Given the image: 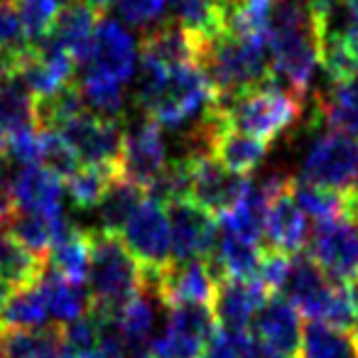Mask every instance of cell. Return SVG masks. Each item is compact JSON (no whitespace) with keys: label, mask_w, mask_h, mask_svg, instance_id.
<instances>
[{"label":"cell","mask_w":358,"mask_h":358,"mask_svg":"<svg viewBox=\"0 0 358 358\" xmlns=\"http://www.w3.org/2000/svg\"><path fill=\"white\" fill-rule=\"evenodd\" d=\"M169 71L164 69L162 64H157L150 57H143L140 62V71H138V86H135V101L143 108L145 115L152 113L155 103L159 101L164 91V84H167Z\"/></svg>","instance_id":"8d00e7d4"},{"label":"cell","mask_w":358,"mask_h":358,"mask_svg":"<svg viewBox=\"0 0 358 358\" xmlns=\"http://www.w3.org/2000/svg\"><path fill=\"white\" fill-rule=\"evenodd\" d=\"M47 319V302L40 282L15 287L0 307V329H42Z\"/></svg>","instance_id":"f546056e"},{"label":"cell","mask_w":358,"mask_h":358,"mask_svg":"<svg viewBox=\"0 0 358 358\" xmlns=\"http://www.w3.org/2000/svg\"><path fill=\"white\" fill-rule=\"evenodd\" d=\"M40 287L45 294L47 312L55 314L62 324H71L91 312V297L84 289V285L69 282L59 273H55L50 265L40 278Z\"/></svg>","instance_id":"cb8c5ba5"},{"label":"cell","mask_w":358,"mask_h":358,"mask_svg":"<svg viewBox=\"0 0 358 358\" xmlns=\"http://www.w3.org/2000/svg\"><path fill=\"white\" fill-rule=\"evenodd\" d=\"M89 263H91V238L89 231L71 229L62 241L52 245L47 255V265L64 280L76 285H84L89 280Z\"/></svg>","instance_id":"83f0119b"},{"label":"cell","mask_w":358,"mask_h":358,"mask_svg":"<svg viewBox=\"0 0 358 358\" xmlns=\"http://www.w3.org/2000/svg\"><path fill=\"white\" fill-rule=\"evenodd\" d=\"M219 108L229 128L270 145L299 125L304 115V99L270 81Z\"/></svg>","instance_id":"3957f363"},{"label":"cell","mask_w":358,"mask_h":358,"mask_svg":"<svg viewBox=\"0 0 358 358\" xmlns=\"http://www.w3.org/2000/svg\"><path fill=\"white\" fill-rule=\"evenodd\" d=\"M292 189V187H289ZM268 243L263 248L280 250L285 255H297L309 243V226L299 206L294 204L292 192L275 196L270 201L268 219H265V236Z\"/></svg>","instance_id":"d6986e66"},{"label":"cell","mask_w":358,"mask_h":358,"mask_svg":"<svg viewBox=\"0 0 358 358\" xmlns=\"http://www.w3.org/2000/svg\"><path fill=\"white\" fill-rule=\"evenodd\" d=\"M17 8H20V17L30 45L40 47L42 42H47L57 10H59L55 0H17Z\"/></svg>","instance_id":"e575fe53"},{"label":"cell","mask_w":358,"mask_h":358,"mask_svg":"<svg viewBox=\"0 0 358 358\" xmlns=\"http://www.w3.org/2000/svg\"><path fill=\"white\" fill-rule=\"evenodd\" d=\"M76 86H79L84 103L103 113L106 118H113L123 110V84H118V81L94 74V71H84Z\"/></svg>","instance_id":"836d02e7"},{"label":"cell","mask_w":358,"mask_h":358,"mask_svg":"<svg viewBox=\"0 0 358 358\" xmlns=\"http://www.w3.org/2000/svg\"><path fill=\"white\" fill-rule=\"evenodd\" d=\"M64 182L42 164L22 167L15 177V199L25 214H62Z\"/></svg>","instance_id":"ffe728a7"},{"label":"cell","mask_w":358,"mask_h":358,"mask_svg":"<svg viewBox=\"0 0 358 358\" xmlns=\"http://www.w3.org/2000/svg\"><path fill=\"white\" fill-rule=\"evenodd\" d=\"M57 133L71 145L81 162L113 169L120 174V152H123L125 133L115 118L84 110L81 115L62 125Z\"/></svg>","instance_id":"ba28073f"},{"label":"cell","mask_w":358,"mask_h":358,"mask_svg":"<svg viewBox=\"0 0 358 358\" xmlns=\"http://www.w3.org/2000/svg\"><path fill=\"white\" fill-rule=\"evenodd\" d=\"M118 177V172L106 167H96V164H86V167H79L69 179L64 182V192L69 194L71 204L76 209H99L101 199L108 192L110 182Z\"/></svg>","instance_id":"1f68e13d"},{"label":"cell","mask_w":358,"mask_h":358,"mask_svg":"<svg viewBox=\"0 0 358 358\" xmlns=\"http://www.w3.org/2000/svg\"><path fill=\"white\" fill-rule=\"evenodd\" d=\"M135 42L115 20H99V27L91 40L89 62L84 69L94 74L108 76V79L125 84L135 71Z\"/></svg>","instance_id":"5bb4252c"},{"label":"cell","mask_w":358,"mask_h":358,"mask_svg":"<svg viewBox=\"0 0 358 358\" xmlns=\"http://www.w3.org/2000/svg\"><path fill=\"white\" fill-rule=\"evenodd\" d=\"M243 334L245 331L234 334L216 327L214 334L206 338L201 358H243V353H241V338H243Z\"/></svg>","instance_id":"b9f144b4"},{"label":"cell","mask_w":358,"mask_h":358,"mask_svg":"<svg viewBox=\"0 0 358 358\" xmlns=\"http://www.w3.org/2000/svg\"><path fill=\"white\" fill-rule=\"evenodd\" d=\"M299 358H358V338L353 331L307 322L302 329Z\"/></svg>","instance_id":"4316f807"},{"label":"cell","mask_w":358,"mask_h":358,"mask_svg":"<svg viewBox=\"0 0 358 358\" xmlns=\"http://www.w3.org/2000/svg\"><path fill=\"white\" fill-rule=\"evenodd\" d=\"M55 3H59V0H55Z\"/></svg>","instance_id":"681fc988"},{"label":"cell","mask_w":358,"mask_h":358,"mask_svg":"<svg viewBox=\"0 0 358 358\" xmlns=\"http://www.w3.org/2000/svg\"><path fill=\"white\" fill-rule=\"evenodd\" d=\"M268 148L270 145L263 143V140H255L250 135H243L226 125L211 143V157L219 164H224L229 172L248 177L263 162V157L268 155Z\"/></svg>","instance_id":"603a6c76"},{"label":"cell","mask_w":358,"mask_h":358,"mask_svg":"<svg viewBox=\"0 0 358 358\" xmlns=\"http://www.w3.org/2000/svg\"><path fill=\"white\" fill-rule=\"evenodd\" d=\"M27 128H37L35 101L30 91L15 76L0 74V140Z\"/></svg>","instance_id":"d4e9b609"},{"label":"cell","mask_w":358,"mask_h":358,"mask_svg":"<svg viewBox=\"0 0 358 358\" xmlns=\"http://www.w3.org/2000/svg\"><path fill=\"white\" fill-rule=\"evenodd\" d=\"M348 192H351V194H356V196H358V177H356V182H353V185H351V189H348Z\"/></svg>","instance_id":"f6af8a7d"},{"label":"cell","mask_w":358,"mask_h":358,"mask_svg":"<svg viewBox=\"0 0 358 358\" xmlns=\"http://www.w3.org/2000/svg\"><path fill=\"white\" fill-rule=\"evenodd\" d=\"M314 3H327V0H314Z\"/></svg>","instance_id":"c3c4849f"},{"label":"cell","mask_w":358,"mask_h":358,"mask_svg":"<svg viewBox=\"0 0 358 358\" xmlns=\"http://www.w3.org/2000/svg\"><path fill=\"white\" fill-rule=\"evenodd\" d=\"M79 162L81 159L76 157L71 145L57 130H42V167H47L62 182H66L79 169Z\"/></svg>","instance_id":"d590c367"},{"label":"cell","mask_w":358,"mask_h":358,"mask_svg":"<svg viewBox=\"0 0 358 358\" xmlns=\"http://www.w3.org/2000/svg\"><path fill=\"white\" fill-rule=\"evenodd\" d=\"M89 3L96 8V10H101V13H103V10H106V6H108L110 0H89Z\"/></svg>","instance_id":"ee69618b"},{"label":"cell","mask_w":358,"mask_h":358,"mask_svg":"<svg viewBox=\"0 0 358 358\" xmlns=\"http://www.w3.org/2000/svg\"><path fill=\"white\" fill-rule=\"evenodd\" d=\"M199 69L214 86L216 103H231L273 81L268 35H238L229 30L209 40L201 37Z\"/></svg>","instance_id":"6da1fadb"},{"label":"cell","mask_w":358,"mask_h":358,"mask_svg":"<svg viewBox=\"0 0 358 358\" xmlns=\"http://www.w3.org/2000/svg\"><path fill=\"white\" fill-rule=\"evenodd\" d=\"M164 167H167V145H164L162 125L145 118L123 138L120 177L130 179L145 192H150L159 174L164 172Z\"/></svg>","instance_id":"7c38bea8"},{"label":"cell","mask_w":358,"mask_h":358,"mask_svg":"<svg viewBox=\"0 0 358 358\" xmlns=\"http://www.w3.org/2000/svg\"><path fill=\"white\" fill-rule=\"evenodd\" d=\"M307 255L336 282L358 285V224L348 216L314 224Z\"/></svg>","instance_id":"8992f818"},{"label":"cell","mask_w":358,"mask_h":358,"mask_svg":"<svg viewBox=\"0 0 358 358\" xmlns=\"http://www.w3.org/2000/svg\"><path fill=\"white\" fill-rule=\"evenodd\" d=\"M0 155L8 162H17L22 167L42 164V130L27 128L20 133H13L10 138L0 140Z\"/></svg>","instance_id":"74e56055"},{"label":"cell","mask_w":358,"mask_h":358,"mask_svg":"<svg viewBox=\"0 0 358 358\" xmlns=\"http://www.w3.org/2000/svg\"><path fill=\"white\" fill-rule=\"evenodd\" d=\"M302 319L299 312L287 297L273 294L263 304L253 322V334L263 338L275 351L285 353L289 358H299V346H302Z\"/></svg>","instance_id":"2e32d148"},{"label":"cell","mask_w":358,"mask_h":358,"mask_svg":"<svg viewBox=\"0 0 358 358\" xmlns=\"http://www.w3.org/2000/svg\"><path fill=\"white\" fill-rule=\"evenodd\" d=\"M91 263H89V297L91 309L115 314L135 294L145 292L143 268L125 248L118 234L91 229Z\"/></svg>","instance_id":"7a4b0ae2"},{"label":"cell","mask_w":358,"mask_h":358,"mask_svg":"<svg viewBox=\"0 0 358 358\" xmlns=\"http://www.w3.org/2000/svg\"><path fill=\"white\" fill-rule=\"evenodd\" d=\"M74 226L66 224V219L62 214H22L15 219V224L10 226V234L25 245L27 250H32L35 255L47 258L52 250V245L57 241L64 238Z\"/></svg>","instance_id":"484cf974"},{"label":"cell","mask_w":358,"mask_h":358,"mask_svg":"<svg viewBox=\"0 0 358 358\" xmlns=\"http://www.w3.org/2000/svg\"><path fill=\"white\" fill-rule=\"evenodd\" d=\"M241 353H243V358H289V356H285V353L275 351L270 343L258 338L253 331L243 334V338H241Z\"/></svg>","instance_id":"7bdbcfd3"},{"label":"cell","mask_w":358,"mask_h":358,"mask_svg":"<svg viewBox=\"0 0 358 358\" xmlns=\"http://www.w3.org/2000/svg\"><path fill=\"white\" fill-rule=\"evenodd\" d=\"M115 10L128 25L145 27L162 17L164 0H113Z\"/></svg>","instance_id":"ab89813d"},{"label":"cell","mask_w":358,"mask_h":358,"mask_svg":"<svg viewBox=\"0 0 358 358\" xmlns=\"http://www.w3.org/2000/svg\"><path fill=\"white\" fill-rule=\"evenodd\" d=\"M216 101V91L199 66H182L169 71L164 91L148 115L162 128H179L196 113H204Z\"/></svg>","instance_id":"52a82bcc"},{"label":"cell","mask_w":358,"mask_h":358,"mask_svg":"<svg viewBox=\"0 0 358 358\" xmlns=\"http://www.w3.org/2000/svg\"><path fill=\"white\" fill-rule=\"evenodd\" d=\"M172 236V260L189 263V260H209L216 248L219 221L206 209L192 199H179L164 204Z\"/></svg>","instance_id":"9c48e42d"},{"label":"cell","mask_w":358,"mask_h":358,"mask_svg":"<svg viewBox=\"0 0 358 358\" xmlns=\"http://www.w3.org/2000/svg\"><path fill=\"white\" fill-rule=\"evenodd\" d=\"M334 280L324 275V270L307 253L292 255V273L287 280V299L297 307L309 322H322L324 307L331 294Z\"/></svg>","instance_id":"ac0fdd59"},{"label":"cell","mask_w":358,"mask_h":358,"mask_svg":"<svg viewBox=\"0 0 358 358\" xmlns=\"http://www.w3.org/2000/svg\"><path fill=\"white\" fill-rule=\"evenodd\" d=\"M145 196H148V192L143 187H138L135 182H130V179L118 174L110 182L108 192H106V196L99 204V221H101L99 229L108 231V234H120L125 221L135 214V209L143 204Z\"/></svg>","instance_id":"f1b7e54d"},{"label":"cell","mask_w":358,"mask_h":358,"mask_svg":"<svg viewBox=\"0 0 358 358\" xmlns=\"http://www.w3.org/2000/svg\"><path fill=\"white\" fill-rule=\"evenodd\" d=\"M118 236L143 268V282L145 278L159 273L172 263V236H169L167 209L155 196H145V201L125 221Z\"/></svg>","instance_id":"277c9868"},{"label":"cell","mask_w":358,"mask_h":358,"mask_svg":"<svg viewBox=\"0 0 358 358\" xmlns=\"http://www.w3.org/2000/svg\"><path fill=\"white\" fill-rule=\"evenodd\" d=\"M292 199L299 206L304 216L314 221V224H322V221H334L338 216H343L346 209V194L336 189H324V187L309 185L302 179L292 177Z\"/></svg>","instance_id":"4dcf8cb0"},{"label":"cell","mask_w":358,"mask_h":358,"mask_svg":"<svg viewBox=\"0 0 358 358\" xmlns=\"http://www.w3.org/2000/svg\"><path fill=\"white\" fill-rule=\"evenodd\" d=\"M135 358H155V356H152V353H150V351H143V353H138V356H135Z\"/></svg>","instance_id":"bcb514c9"},{"label":"cell","mask_w":358,"mask_h":358,"mask_svg":"<svg viewBox=\"0 0 358 358\" xmlns=\"http://www.w3.org/2000/svg\"><path fill=\"white\" fill-rule=\"evenodd\" d=\"M201 37L187 32L179 22H164L155 30L145 32L140 42V55L150 57L167 71L182 66H199Z\"/></svg>","instance_id":"e0dca14e"},{"label":"cell","mask_w":358,"mask_h":358,"mask_svg":"<svg viewBox=\"0 0 358 358\" xmlns=\"http://www.w3.org/2000/svg\"><path fill=\"white\" fill-rule=\"evenodd\" d=\"M17 216H20V206L15 199V182L10 177L8 159L0 155V229H10Z\"/></svg>","instance_id":"60d3db41"},{"label":"cell","mask_w":358,"mask_h":358,"mask_svg":"<svg viewBox=\"0 0 358 358\" xmlns=\"http://www.w3.org/2000/svg\"><path fill=\"white\" fill-rule=\"evenodd\" d=\"M314 118L329 130L358 138V76L336 81L314 99Z\"/></svg>","instance_id":"44dd1931"},{"label":"cell","mask_w":358,"mask_h":358,"mask_svg":"<svg viewBox=\"0 0 358 358\" xmlns=\"http://www.w3.org/2000/svg\"><path fill=\"white\" fill-rule=\"evenodd\" d=\"M145 289H152L155 297L167 309L182 304H214L216 278L211 275L206 260L189 263H169L159 273L145 278Z\"/></svg>","instance_id":"8fae6325"},{"label":"cell","mask_w":358,"mask_h":358,"mask_svg":"<svg viewBox=\"0 0 358 358\" xmlns=\"http://www.w3.org/2000/svg\"><path fill=\"white\" fill-rule=\"evenodd\" d=\"M353 334H356V338H358V317H356V327H353Z\"/></svg>","instance_id":"7dc6e473"},{"label":"cell","mask_w":358,"mask_h":358,"mask_svg":"<svg viewBox=\"0 0 358 358\" xmlns=\"http://www.w3.org/2000/svg\"><path fill=\"white\" fill-rule=\"evenodd\" d=\"M358 177V140L329 130L309 148L297 179L324 189L348 192Z\"/></svg>","instance_id":"5b68a950"},{"label":"cell","mask_w":358,"mask_h":358,"mask_svg":"<svg viewBox=\"0 0 358 358\" xmlns=\"http://www.w3.org/2000/svg\"><path fill=\"white\" fill-rule=\"evenodd\" d=\"M115 322L118 329L123 334V341L128 346V351L133 353H143L150 348V334H152V324H155V314L150 302L145 299V292L135 294L128 304L115 312Z\"/></svg>","instance_id":"d6a6232c"},{"label":"cell","mask_w":358,"mask_h":358,"mask_svg":"<svg viewBox=\"0 0 358 358\" xmlns=\"http://www.w3.org/2000/svg\"><path fill=\"white\" fill-rule=\"evenodd\" d=\"M270 299L268 289L258 280H216L214 294V317L216 324L226 331H250V324L255 322V314L263 309Z\"/></svg>","instance_id":"4fadbf2b"},{"label":"cell","mask_w":358,"mask_h":358,"mask_svg":"<svg viewBox=\"0 0 358 358\" xmlns=\"http://www.w3.org/2000/svg\"><path fill=\"white\" fill-rule=\"evenodd\" d=\"M189 159V199L211 216H224L238 204L250 179L229 172L211 155H187Z\"/></svg>","instance_id":"30bf717a"},{"label":"cell","mask_w":358,"mask_h":358,"mask_svg":"<svg viewBox=\"0 0 358 358\" xmlns=\"http://www.w3.org/2000/svg\"><path fill=\"white\" fill-rule=\"evenodd\" d=\"M289 273H292V255H285L280 250H270L263 248V258H260L258 273L255 280L268 289V294H280L287 287Z\"/></svg>","instance_id":"f35d334b"},{"label":"cell","mask_w":358,"mask_h":358,"mask_svg":"<svg viewBox=\"0 0 358 358\" xmlns=\"http://www.w3.org/2000/svg\"><path fill=\"white\" fill-rule=\"evenodd\" d=\"M99 17H103V13L96 10L89 0H69L64 8L57 10L47 42L66 52L76 66H86L91 40H94V32L99 27Z\"/></svg>","instance_id":"9a60e30c"},{"label":"cell","mask_w":358,"mask_h":358,"mask_svg":"<svg viewBox=\"0 0 358 358\" xmlns=\"http://www.w3.org/2000/svg\"><path fill=\"white\" fill-rule=\"evenodd\" d=\"M47 258L27 250L10 231H0V285L8 289L40 282Z\"/></svg>","instance_id":"7402d4cb"}]
</instances>
